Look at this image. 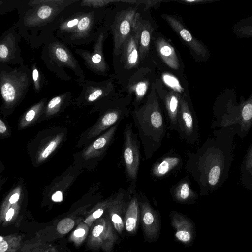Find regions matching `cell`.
<instances>
[{
    "label": "cell",
    "instance_id": "obj_7",
    "mask_svg": "<svg viewBox=\"0 0 252 252\" xmlns=\"http://www.w3.org/2000/svg\"><path fill=\"white\" fill-rule=\"evenodd\" d=\"M143 64L140 58L134 25L131 33L125 41L119 52L113 55L114 73L111 77L123 87Z\"/></svg>",
    "mask_w": 252,
    "mask_h": 252
},
{
    "label": "cell",
    "instance_id": "obj_38",
    "mask_svg": "<svg viewBox=\"0 0 252 252\" xmlns=\"http://www.w3.org/2000/svg\"><path fill=\"white\" fill-rule=\"evenodd\" d=\"M85 234V231L83 228H79L76 230L74 232V235L76 237L83 236Z\"/></svg>",
    "mask_w": 252,
    "mask_h": 252
},
{
    "label": "cell",
    "instance_id": "obj_36",
    "mask_svg": "<svg viewBox=\"0 0 252 252\" xmlns=\"http://www.w3.org/2000/svg\"><path fill=\"white\" fill-rule=\"evenodd\" d=\"M14 214V210L13 208H10L6 213L5 219L7 221H10Z\"/></svg>",
    "mask_w": 252,
    "mask_h": 252
},
{
    "label": "cell",
    "instance_id": "obj_34",
    "mask_svg": "<svg viewBox=\"0 0 252 252\" xmlns=\"http://www.w3.org/2000/svg\"><path fill=\"white\" fill-rule=\"evenodd\" d=\"M63 199V194L60 191H57L52 196V199L54 202H61Z\"/></svg>",
    "mask_w": 252,
    "mask_h": 252
},
{
    "label": "cell",
    "instance_id": "obj_21",
    "mask_svg": "<svg viewBox=\"0 0 252 252\" xmlns=\"http://www.w3.org/2000/svg\"><path fill=\"white\" fill-rule=\"evenodd\" d=\"M157 77L166 88L179 94L182 97H190L188 81L184 76H180L170 70L156 66Z\"/></svg>",
    "mask_w": 252,
    "mask_h": 252
},
{
    "label": "cell",
    "instance_id": "obj_32",
    "mask_svg": "<svg viewBox=\"0 0 252 252\" xmlns=\"http://www.w3.org/2000/svg\"><path fill=\"white\" fill-rule=\"evenodd\" d=\"M103 226L101 225L96 226L93 230L92 234L94 237H98L103 230Z\"/></svg>",
    "mask_w": 252,
    "mask_h": 252
},
{
    "label": "cell",
    "instance_id": "obj_28",
    "mask_svg": "<svg viewBox=\"0 0 252 252\" xmlns=\"http://www.w3.org/2000/svg\"><path fill=\"white\" fill-rule=\"evenodd\" d=\"M74 226V220L70 218L61 220L57 226L58 231L61 234H66L70 231Z\"/></svg>",
    "mask_w": 252,
    "mask_h": 252
},
{
    "label": "cell",
    "instance_id": "obj_4",
    "mask_svg": "<svg viewBox=\"0 0 252 252\" xmlns=\"http://www.w3.org/2000/svg\"><path fill=\"white\" fill-rule=\"evenodd\" d=\"M155 84L146 100L132 111L133 123L137 129L147 160L151 158L160 148L168 130Z\"/></svg>",
    "mask_w": 252,
    "mask_h": 252
},
{
    "label": "cell",
    "instance_id": "obj_17",
    "mask_svg": "<svg viewBox=\"0 0 252 252\" xmlns=\"http://www.w3.org/2000/svg\"><path fill=\"white\" fill-rule=\"evenodd\" d=\"M152 19L138 11L134 22V28L137 33L139 53L141 62L144 63L151 60L152 44L154 33L156 31V24Z\"/></svg>",
    "mask_w": 252,
    "mask_h": 252
},
{
    "label": "cell",
    "instance_id": "obj_5",
    "mask_svg": "<svg viewBox=\"0 0 252 252\" xmlns=\"http://www.w3.org/2000/svg\"><path fill=\"white\" fill-rule=\"evenodd\" d=\"M41 58L46 67L59 79L68 81L72 77L64 68L72 71L80 86L85 80L79 62L67 44L53 35L43 46Z\"/></svg>",
    "mask_w": 252,
    "mask_h": 252
},
{
    "label": "cell",
    "instance_id": "obj_30",
    "mask_svg": "<svg viewBox=\"0 0 252 252\" xmlns=\"http://www.w3.org/2000/svg\"><path fill=\"white\" fill-rule=\"evenodd\" d=\"M175 237L183 242H188L191 239V234L185 227H179L175 233Z\"/></svg>",
    "mask_w": 252,
    "mask_h": 252
},
{
    "label": "cell",
    "instance_id": "obj_27",
    "mask_svg": "<svg viewBox=\"0 0 252 252\" xmlns=\"http://www.w3.org/2000/svg\"><path fill=\"white\" fill-rule=\"evenodd\" d=\"M20 0H0V16L17 9Z\"/></svg>",
    "mask_w": 252,
    "mask_h": 252
},
{
    "label": "cell",
    "instance_id": "obj_23",
    "mask_svg": "<svg viewBox=\"0 0 252 252\" xmlns=\"http://www.w3.org/2000/svg\"><path fill=\"white\" fill-rule=\"evenodd\" d=\"M138 195L136 189L132 190L131 197L125 215L126 229L129 232H133L136 228L139 214Z\"/></svg>",
    "mask_w": 252,
    "mask_h": 252
},
{
    "label": "cell",
    "instance_id": "obj_25",
    "mask_svg": "<svg viewBox=\"0 0 252 252\" xmlns=\"http://www.w3.org/2000/svg\"><path fill=\"white\" fill-rule=\"evenodd\" d=\"M31 70L33 90L35 92L39 93L48 84V80L35 63H32Z\"/></svg>",
    "mask_w": 252,
    "mask_h": 252
},
{
    "label": "cell",
    "instance_id": "obj_15",
    "mask_svg": "<svg viewBox=\"0 0 252 252\" xmlns=\"http://www.w3.org/2000/svg\"><path fill=\"white\" fill-rule=\"evenodd\" d=\"M114 81L112 77L100 82L85 80L81 86L82 89L77 101L102 103L117 93Z\"/></svg>",
    "mask_w": 252,
    "mask_h": 252
},
{
    "label": "cell",
    "instance_id": "obj_11",
    "mask_svg": "<svg viewBox=\"0 0 252 252\" xmlns=\"http://www.w3.org/2000/svg\"><path fill=\"white\" fill-rule=\"evenodd\" d=\"M138 134L133 130V123H127L123 131L122 157L125 172L127 181L133 188L136 187L141 155Z\"/></svg>",
    "mask_w": 252,
    "mask_h": 252
},
{
    "label": "cell",
    "instance_id": "obj_19",
    "mask_svg": "<svg viewBox=\"0 0 252 252\" xmlns=\"http://www.w3.org/2000/svg\"><path fill=\"white\" fill-rule=\"evenodd\" d=\"M155 87L167 119L169 128L170 130L177 132V117L182 96L175 92L165 88L157 76Z\"/></svg>",
    "mask_w": 252,
    "mask_h": 252
},
{
    "label": "cell",
    "instance_id": "obj_13",
    "mask_svg": "<svg viewBox=\"0 0 252 252\" xmlns=\"http://www.w3.org/2000/svg\"><path fill=\"white\" fill-rule=\"evenodd\" d=\"M109 30L105 24L92 47V50L77 49L76 54L80 56L84 61L86 68L92 72L102 76H107L109 67L106 61L104 54V43L108 35Z\"/></svg>",
    "mask_w": 252,
    "mask_h": 252
},
{
    "label": "cell",
    "instance_id": "obj_29",
    "mask_svg": "<svg viewBox=\"0 0 252 252\" xmlns=\"http://www.w3.org/2000/svg\"><path fill=\"white\" fill-rule=\"evenodd\" d=\"M163 0H120L121 2H125L135 5H145L144 10L147 11L151 7H153L162 2Z\"/></svg>",
    "mask_w": 252,
    "mask_h": 252
},
{
    "label": "cell",
    "instance_id": "obj_26",
    "mask_svg": "<svg viewBox=\"0 0 252 252\" xmlns=\"http://www.w3.org/2000/svg\"><path fill=\"white\" fill-rule=\"evenodd\" d=\"M120 0H80V4L94 8L107 7L111 3L119 2Z\"/></svg>",
    "mask_w": 252,
    "mask_h": 252
},
{
    "label": "cell",
    "instance_id": "obj_37",
    "mask_svg": "<svg viewBox=\"0 0 252 252\" xmlns=\"http://www.w3.org/2000/svg\"><path fill=\"white\" fill-rule=\"evenodd\" d=\"M103 213V210L101 208H99L93 213V217L94 219H97L99 218Z\"/></svg>",
    "mask_w": 252,
    "mask_h": 252
},
{
    "label": "cell",
    "instance_id": "obj_20",
    "mask_svg": "<svg viewBox=\"0 0 252 252\" xmlns=\"http://www.w3.org/2000/svg\"><path fill=\"white\" fill-rule=\"evenodd\" d=\"M183 165L181 155L175 152H169L158 158L153 165L151 173L156 178L166 177L178 172Z\"/></svg>",
    "mask_w": 252,
    "mask_h": 252
},
{
    "label": "cell",
    "instance_id": "obj_6",
    "mask_svg": "<svg viewBox=\"0 0 252 252\" xmlns=\"http://www.w3.org/2000/svg\"><path fill=\"white\" fill-rule=\"evenodd\" d=\"M32 84L28 65L12 67L0 63V89L3 103L13 106L23 99Z\"/></svg>",
    "mask_w": 252,
    "mask_h": 252
},
{
    "label": "cell",
    "instance_id": "obj_9",
    "mask_svg": "<svg viewBox=\"0 0 252 252\" xmlns=\"http://www.w3.org/2000/svg\"><path fill=\"white\" fill-rule=\"evenodd\" d=\"M157 71L152 60L144 63L122 87L123 92L132 97L133 108L141 105L149 95L156 82Z\"/></svg>",
    "mask_w": 252,
    "mask_h": 252
},
{
    "label": "cell",
    "instance_id": "obj_3",
    "mask_svg": "<svg viewBox=\"0 0 252 252\" xmlns=\"http://www.w3.org/2000/svg\"><path fill=\"white\" fill-rule=\"evenodd\" d=\"M75 0L63 11L54 36L67 45H82L94 42L105 24L110 9L94 8Z\"/></svg>",
    "mask_w": 252,
    "mask_h": 252
},
{
    "label": "cell",
    "instance_id": "obj_22",
    "mask_svg": "<svg viewBox=\"0 0 252 252\" xmlns=\"http://www.w3.org/2000/svg\"><path fill=\"white\" fill-rule=\"evenodd\" d=\"M170 194L177 201L182 203L194 200L197 194L193 190L191 182L188 177L186 176L173 185L170 189Z\"/></svg>",
    "mask_w": 252,
    "mask_h": 252
},
{
    "label": "cell",
    "instance_id": "obj_2",
    "mask_svg": "<svg viewBox=\"0 0 252 252\" xmlns=\"http://www.w3.org/2000/svg\"><path fill=\"white\" fill-rule=\"evenodd\" d=\"M75 0H20L15 27L26 43L38 49L53 36L64 9Z\"/></svg>",
    "mask_w": 252,
    "mask_h": 252
},
{
    "label": "cell",
    "instance_id": "obj_33",
    "mask_svg": "<svg viewBox=\"0 0 252 252\" xmlns=\"http://www.w3.org/2000/svg\"><path fill=\"white\" fill-rule=\"evenodd\" d=\"M35 111L32 109L28 111L25 115L26 120L28 122L32 120L35 117Z\"/></svg>",
    "mask_w": 252,
    "mask_h": 252
},
{
    "label": "cell",
    "instance_id": "obj_31",
    "mask_svg": "<svg viewBox=\"0 0 252 252\" xmlns=\"http://www.w3.org/2000/svg\"><path fill=\"white\" fill-rule=\"evenodd\" d=\"M56 146V142L55 141L51 142L49 145L43 151L42 156L43 158L47 157L55 149Z\"/></svg>",
    "mask_w": 252,
    "mask_h": 252
},
{
    "label": "cell",
    "instance_id": "obj_1",
    "mask_svg": "<svg viewBox=\"0 0 252 252\" xmlns=\"http://www.w3.org/2000/svg\"><path fill=\"white\" fill-rule=\"evenodd\" d=\"M237 132L234 126L218 128L196 152H187L186 169L198 184L201 195L217 191L228 179Z\"/></svg>",
    "mask_w": 252,
    "mask_h": 252
},
{
    "label": "cell",
    "instance_id": "obj_12",
    "mask_svg": "<svg viewBox=\"0 0 252 252\" xmlns=\"http://www.w3.org/2000/svg\"><path fill=\"white\" fill-rule=\"evenodd\" d=\"M152 57L156 66L184 76V63L176 49L160 32L156 31L152 39Z\"/></svg>",
    "mask_w": 252,
    "mask_h": 252
},
{
    "label": "cell",
    "instance_id": "obj_14",
    "mask_svg": "<svg viewBox=\"0 0 252 252\" xmlns=\"http://www.w3.org/2000/svg\"><path fill=\"white\" fill-rule=\"evenodd\" d=\"M177 132L181 139L190 144L199 139L198 121L190 97H181L177 117Z\"/></svg>",
    "mask_w": 252,
    "mask_h": 252
},
{
    "label": "cell",
    "instance_id": "obj_16",
    "mask_svg": "<svg viewBox=\"0 0 252 252\" xmlns=\"http://www.w3.org/2000/svg\"><path fill=\"white\" fill-rule=\"evenodd\" d=\"M21 35L16 27L7 29L0 37V63L8 65L24 63V59L19 45Z\"/></svg>",
    "mask_w": 252,
    "mask_h": 252
},
{
    "label": "cell",
    "instance_id": "obj_35",
    "mask_svg": "<svg viewBox=\"0 0 252 252\" xmlns=\"http://www.w3.org/2000/svg\"><path fill=\"white\" fill-rule=\"evenodd\" d=\"M8 249L7 242L3 239L2 236H0V252H4Z\"/></svg>",
    "mask_w": 252,
    "mask_h": 252
},
{
    "label": "cell",
    "instance_id": "obj_40",
    "mask_svg": "<svg viewBox=\"0 0 252 252\" xmlns=\"http://www.w3.org/2000/svg\"><path fill=\"white\" fill-rule=\"evenodd\" d=\"M6 130V127L4 123L2 122V121L0 119V133H3Z\"/></svg>",
    "mask_w": 252,
    "mask_h": 252
},
{
    "label": "cell",
    "instance_id": "obj_24",
    "mask_svg": "<svg viewBox=\"0 0 252 252\" xmlns=\"http://www.w3.org/2000/svg\"><path fill=\"white\" fill-rule=\"evenodd\" d=\"M239 180L246 190L252 191V142L244 156L240 168Z\"/></svg>",
    "mask_w": 252,
    "mask_h": 252
},
{
    "label": "cell",
    "instance_id": "obj_8",
    "mask_svg": "<svg viewBox=\"0 0 252 252\" xmlns=\"http://www.w3.org/2000/svg\"><path fill=\"white\" fill-rule=\"evenodd\" d=\"M216 119L212 121L211 129L230 126L237 128V136L243 140L252 126V97L241 101L238 105H229L224 108H215Z\"/></svg>",
    "mask_w": 252,
    "mask_h": 252
},
{
    "label": "cell",
    "instance_id": "obj_10",
    "mask_svg": "<svg viewBox=\"0 0 252 252\" xmlns=\"http://www.w3.org/2000/svg\"><path fill=\"white\" fill-rule=\"evenodd\" d=\"M140 8L139 5L124 9H120L116 6L108 11L105 22L113 37V55L119 52L124 42L131 33Z\"/></svg>",
    "mask_w": 252,
    "mask_h": 252
},
{
    "label": "cell",
    "instance_id": "obj_18",
    "mask_svg": "<svg viewBox=\"0 0 252 252\" xmlns=\"http://www.w3.org/2000/svg\"><path fill=\"white\" fill-rule=\"evenodd\" d=\"M161 17L169 25L181 40L189 48L195 59H207L209 54L206 47L196 39L185 27L181 20L177 16L162 14Z\"/></svg>",
    "mask_w": 252,
    "mask_h": 252
},
{
    "label": "cell",
    "instance_id": "obj_39",
    "mask_svg": "<svg viewBox=\"0 0 252 252\" xmlns=\"http://www.w3.org/2000/svg\"><path fill=\"white\" fill-rule=\"evenodd\" d=\"M19 195L18 193H15L13 195H12L10 199H9V202L11 204H14L16 203L19 199Z\"/></svg>",
    "mask_w": 252,
    "mask_h": 252
}]
</instances>
